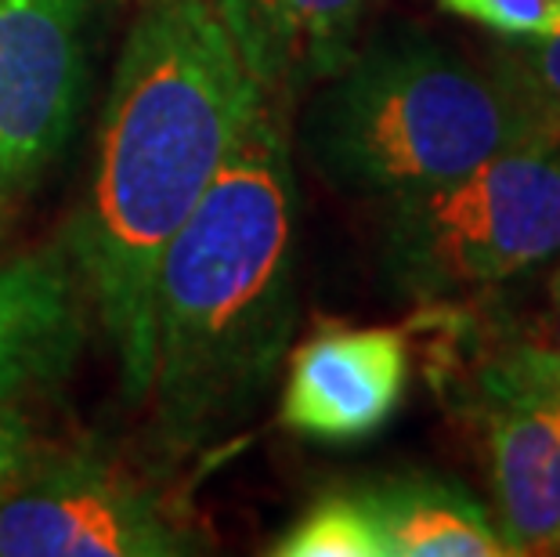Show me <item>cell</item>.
Instances as JSON below:
<instances>
[{
	"mask_svg": "<svg viewBox=\"0 0 560 557\" xmlns=\"http://www.w3.org/2000/svg\"><path fill=\"white\" fill-rule=\"evenodd\" d=\"M546 337L539 344H546V348H557L560 351V265L553 271V282H550V315H546Z\"/></svg>",
	"mask_w": 560,
	"mask_h": 557,
	"instance_id": "cell-17",
	"label": "cell"
},
{
	"mask_svg": "<svg viewBox=\"0 0 560 557\" xmlns=\"http://www.w3.org/2000/svg\"><path fill=\"white\" fill-rule=\"evenodd\" d=\"M474 402L528 409L560 431V351L539 340H510L478 370Z\"/></svg>",
	"mask_w": 560,
	"mask_h": 557,
	"instance_id": "cell-13",
	"label": "cell"
},
{
	"mask_svg": "<svg viewBox=\"0 0 560 557\" xmlns=\"http://www.w3.org/2000/svg\"><path fill=\"white\" fill-rule=\"evenodd\" d=\"M282 113L260 102L160 257L149 398L171 456L240 428L293 334L296 174Z\"/></svg>",
	"mask_w": 560,
	"mask_h": 557,
	"instance_id": "cell-2",
	"label": "cell"
},
{
	"mask_svg": "<svg viewBox=\"0 0 560 557\" xmlns=\"http://www.w3.org/2000/svg\"><path fill=\"white\" fill-rule=\"evenodd\" d=\"M441 4L478 26L503 33V37L560 26V0H441Z\"/></svg>",
	"mask_w": 560,
	"mask_h": 557,
	"instance_id": "cell-15",
	"label": "cell"
},
{
	"mask_svg": "<svg viewBox=\"0 0 560 557\" xmlns=\"http://www.w3.org/2000/svg\"><path fill=\"white\" fill-rule=\"evenodd\" d=\"M553 146L492 66L420 37L354 51L304 120V149L337 188L401 196L517 149Z\"/></svg>",
	"mask_w": 560,
	"mask_h": 557,
	"instance_id": "cell-3",
	"label": "cell"
},
{
	"mask_svg": "<svg viewBox=\"0 0 560 557\" xmlns=\"http://www.w3.org/2000/svg\"><path fill=\"white\" fill-rule=\"evenodd\" d=\"M510 91L535 116L542 135L560 141V26L546 33H521L495 47L492 62Z\"/></svg>",
	"mask_w": 560,
	"mask_h": 557,
	"instance_id": "cell-14",
	"label": "cell"
},
{
	"mask_svg": "<svg viewBox=\"0 0 560 557\" xmlns=\"http://www.w3.org/2000/svg\"><path fill=\"white\" fill-rule=\"evenodd\" d=\"M279 557H387V539L365 492H326L271 547Z\"/></svg>",
	"mask_w": 560,
	"mask_h": 557,
	"instance_id": "cell-12",
	"label": "cell"
},
{
	"mask_svg": "<svg viewBox=\"0 0 560 557\" xmlns=\"http://www.w3.org/2000/svg\"><path fill=\"white\" fill-rule=\"evenodd\" d=\"M384 271L420 301L495 287L560 257V141L387 199Z\"/></svg>",
	"mask_w": 560,
	"mask_h": 557,
	"instance_id": "cell-4",
	"label": "cell"
},
{
	"mask_svg": "<svg viewBox=\"0 0 560 557\" xmlns=\"http://www.w3.org/2000/svg\"><path fill=\"white\" fill-rule=\"evenodd\" d=\"M73 279L62 254H33L0 268V387L51 376L73 344Z\"/></svg>",
	"mask_w": 560,
	"mask_h": 557,
	"instance_id": "cell-11",
	"label": "cell"
},
{
	"mask_svg": "<svg viewBox=\"0 0 560 557\" xmlns=\"http://www.w3.org/2000/svg\"><path fill=\"white\" fill-rule=\"evenodd\" d=\"M495 529L510 557L560 554V431L528 409L478 402Z\"/></svg>",
	"mask_w": 560,
	"mask_h": 557,
	"instance_id": "cell-9",
	"label": "cell"
},
{
	"mask_svg": "<svg viewBox=\"0 0 560 557\" xmlns=\"http://www.w3.org/2000/svg\"><path fill=\"white\" fill-rule=\"evenodd\" d=\"M369 0H218L260 98L290 105L354 55Z\"/></svg>",
	"mask_w": 560,
	"mask_h": 557,
	"instance_id": "cell-8",
	"label": "cell"
},
{
	"mask_svg": "<svg viewBox=\"0 0 560 557\" xmlns=\"http://www.w3.org/2000/svg\"><path fill=\"white\" fill-rule=\"evenodd\" d=\"M196 536L160 496L98 460H69L0 496V557H177Z\"/></svg>",
	"mask_w": 560,
	"mask_h": 557,
	"instance_id": "cell-5",
	"label": "cell"
},
{
	"mask_svg": "<svg viewBox=\"0 0 560 557\" xmlns=\"http://www.w3.org/2000/svg\"><path fill=\"white\" fill-rule=\"evenodd\" d=\"M218 0H141L105 102L73 254L127 402L152 391V298L166 243L260 109Z\"/></svg>",
	"mask_w": 560,
	"mask_h": 557,
	"instance_id": "cell-1",
	"label": "cell"
},
{
	"mask_svg": "<svg viewBox=\"0 0 560 557\" xmlns=\"http://www.w3.org/2000/svg\"><path fill=\"white\" fill-rule=\"evenodd\" d=\"M19 391L0 387V492L22 478L30 464V420L22 417Z\"/></svg>",
	"mask_w": 560,
	"mask_h": 557,
	"instance_id": "cell-16",
	"label": "cell"
},
{
	"mask_svg": "<svg viewBox=\"0 0 560 557\" xmlns=\"http://www.w3.org/2000/svg\"><path fill=\"white\" fill-rule=\"evenodd\" d=\"M409 387V340L390 326H326L290 355L279 417L322 442L380 431Z\"/></svg>",
	"mask_w": 560,
	"mask_h": 557,
	"instance_id": "cell-7",
	"label": "cell"
},
{
	"mask_svg": "<svg viewBox=\"0 0 560 557\" xmlns=\"http://www.w3.org/2000/svg\"><path fill=\"white\" fill-rule=\"evenodd\" d=\"M83 0H0V196L30 185L77 120Z\"/></svg>",
	"mask_w": 560,
	"mask_h": 557,
	"instance_id": "cell-6",
	"label": "cell"
},
{
	"mask_svg": "<svg viewBox=\"0 0 560 557\" xmlns=\"http://www.w3.org/2000/svg\"><path fill=\"white\" fill-rule=\"evenodd\" d=\"M387 557H510L478 496L434 474H398L365 485Z\"/></svg>",
	"mask_w": 560,
	"mask_h": 557,
	"instance_id": "cell-10",
	"label": "cell"
}]
</instances>
